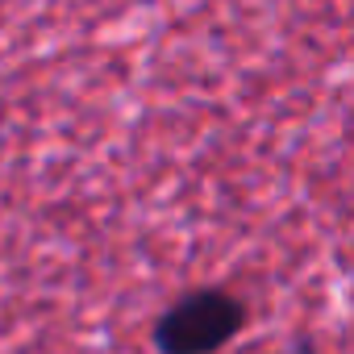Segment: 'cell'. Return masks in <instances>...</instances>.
I'll return each instance as SVG.
<instances>
[{"mask_svg": "<svg viewBox=\"0 0 354 354\" xmlns=\"http://www.w3.org/2000/svg\"><path fill=\"white\" fill-rule=\"evenodd\" d=\"M246 308L221 288H201L180 296L154 321V346L162 354H213L238 337Z\"/></svg>", "mask_w": 354, "mask_h": 354, "instance_id": "obj_1", "label": "cell"}]
</instances>
